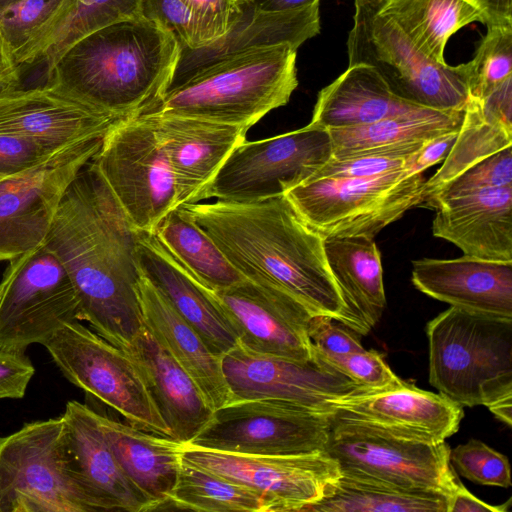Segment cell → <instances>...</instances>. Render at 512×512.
I'll use <instances>...</instances> for the list:
<instances>
[{"mask_svg":"<svg viewBox=\"0 0 512 512\" xmlns=\"http://www.w3.org/2000/svg\"><path fill=\"white\" fill-rule=\"evenodd\" d=\"M12 1H14V0H0V7L5 5V4H7V3H10Z\"/></svg>","mask_w":512,"mask_h":512,"instance_id":"obj_57","label":"cell"},{"mask_svg":"<svg viewBox=\"0 0 512 512\" xmlns=\"http://www.w3.org/2000/svg\"><path fill=\"white\" fill-rule=\"evenodd\" d=\"M137 289L144 326L194 380L208 405L216 410L230 403L221 357L207 348L198 333L141 273Z\"/></svg>","mask_w":512,"mask_h":512,"instance_id":"obj_28","label":"cell"},{"mask_svg":"<svg viewBox=\"0 0 512 512\" xmlns=\"http://www.w3.org/2000/svg\"><path fill=\"white\" fill-rule=\"evenodd\" d=\"M307 332L314 350L325 359L364 349L355 331L327 316H312Z\"/></svg>","mask_w":512,"mask_h":512,"instance_id":"obj_47","label":"cell"},{"mask_svg":"<svg viewBox=\"0 0 512 512\" xmlns=\"http://www.w3.org/2000/svg\"><path fill=\"white\" fill-rule=\"evenodd\" d=\"M488 409L506 425L512 424V397L497 401L488 407Z\"/></svg>","mask_w":512,"mask_h":512,"instance_id":"obj_55","label":"cell"},{"mask_svg":"<svg viewBox=\"0 0 512 512\" xmlns=\"http://www.w3.org/2000/svg\"><path fill=\"white\" fill-rule=\"evenodd\" d=\"M78 477L101 511H155V503L122 471L98 424L96 411L76 400L62 414Z\"/></svg>","mask_w":512,"mask_h":512,"instance_id":"obj_25","label":"cell"},{"mask_svg":"<svg viewBox=\"0 0 512 512\" xmlns=\"http://www.w3.org/2000/svg\"><path fill=\"white\" fill-rule=\"evenodd\" d=\"M54 153L36 141L0 132V179L33 168Z\"/></svg>","mask_w":512,"mask_h":512,"instance_id":"obj_48","label":"cell"},{"mask_svg":"<svg viewBox=\"0 0 512 512\" xmlns=\"http://www.w3.org/2000/svg\"><path fill=\"white\" fill-rule=\"evenodd\" d=\"M154 233L165 248L210 290L226 289L246 280L180 207L172 210Z\"/></svg>","mask_w":512,"mask_h":512,"instance_id":"obj_37","label":"cell"},{"mask_svg":"<svg viewBox=\"0 0 512 512\" xmlns=\"http://www.w3.org/2000/svg\"><path fill=\"white\" fill-rule=\"evenodd\" d=\"M333 415L270 399L232 401L214 410L208 424L185 445L253 455L324 451Z\"/></svg>","mask_w":512,"mask_h":512,"instance_id":"obj_14","label":"cell"},{"mask_svg":"<svg viewBox=\"0 0 512 512\" xmlns=\"http://www.w3.org/2000/svg\"><path fill=\"white\" fill-rule=\"evenodd\" d=\"M144 0H72L45 34L18 60L17 67L45 63L50 73L63 53L84 36L105 26L142 16Z\"/></svg>","mask_w":512,"mask_h":512,"instance_id":"obj_36","label":"cell"},{"mask_svg":"<svg viewBox=\"0 0 512 512\" xmlns=\"http://www.w3.org/2000/svg\"><path fill=\"white\" fill-rule=\"evenodd\" d=\"M450 462L461 476L476 484L508 488L511 470L508 458L477 439L450 450Z\"/></svg>","mask_w":512,"mask_h":512,"instance_id":"obj_41","label":"cell"},{"mask_svg":"<svg viewBox=\"0 0 512 512\" xmlns=\"http://www.w3.org/2000/svg\"><path fill=\"white\" fill-rule=\"evenodd\" d=\"M221 365L231 402L270 399L333 415L331 402L360 388L315 350L313 358L297 360L237 345L221 357Z\"/></svg>","mask_w":512,"mask_h":512,"instance_id":"obj_16","label":"cell"},{"mask_svg":"<svg viewBox=\"0 0 512 512\" xmlns=\"http://www.w3.org/2000/svg\"><path fill=\"white\" fill-rule=\"evenodd\" d=\"M175 36L140 17L71 45L44 85L118 120L146 113L166 92L179 56Z\"/></svg>","mask_w":512,"mask_h":512,"instance_id":"obj_3","label":"cell"},{"mask_svg":"<svg viewBox=\"0 0 512 512\" xmlns=\"http://www.w3.org/2000/svg\"><path fill=\"white\" fill-rule=\"evenodd\" d=\"M464 109L420 108L366 125L327 129L332 157L412 156L433 138L458 131Z\"/></svg>","mask_w":512,"mask_h":512,"instance_id":"obj_30","label":"cell"},{"mask_svg":"<svg viewBox=\"0 0 512 512\" xmlns=\"http://www.w3.org/2000/svg\"><path fill=\"white\" fill-rule=\"evenodd\" d=\"M140 273L166 298L216 356L238 345L237 336L212 290L202 284L161 243L155 233L137 230Z\"/></svg>","mask_w":512,"mask_h":512,"instance_id":"obj_21","label":"cell"},{"mask_svg":"<svg viewBox=\"0 0 512 512\" xmlns=\"http://www.w3.org/2000/svg\"><path fill=\"white\" fill-rule=\"evenodd\" d=\"M67 446L62 415L0 436V512H96Z\"/></svg>","mask_w":512,"mask_h":512,"instance_id":"obj_7","label":"cell"},{"mask_svg":"<svg viewBox=\"0 0 512 512\" xmlns=\"http://www.w3.org/2000/svg\"><path fill=\"white\" fill-rule=\"evenodd\" d=\"M447 443L394 437L333 415L325 452L342 472L410 490L449 496L458 478Z\"/></svg>","mask_w":512,"mask_h":512,"instance_id":"obj_13","label":"cell"},{"mask_svg":"<svg viewBox=\"0 0 512 512\" xmlns=\"http://www.w3.org/2000/svg\"><path fill=\"white\" fill-rule=\"evenodd\" d=\"M429 382L464 407L512 397V318L452 307L426 326Z\"/></svg>","mask_w":512,"mask_h":512,"instance_id":"obj_5","label":"cell"},{"mask_svg":"<svg viewBox=\"0 0 512 512\" xmlns=\"http://www.w3.org/2000/svg\"><path fill=\"white\" fill-rule=\"evenodd\" d=\"M331 157L329 131L309 124L272 138L245 140L225 160L203 200L254 202L284 195Z\"/></svg>","mask_w":512,"mask_h":512,"instance_id":"obj_11","label":"cell"},{"mask_svg":"<svg viewBox=\"0 0 512 512\" xmlns=\"http://www.w3.org/2000/svg\"><path fill=\"white\" fill-rule=\"evenodd\" d=\"M380 11L439 64H446L444 50L453 34L473 22L484 24L482 13L465 0H381Z\"/></svg>","mask_w":512,"mask_h":512,"instance_id":"obj_34","label":"cell"},{"mask_svg":"<svg viewBox=\"0 0 512 512\" xmlns=\"http://www.w3.org/2000/svg\"><path fill=\"white\" fill-rule=\"evenodd\" d=\"M249 2L255 10L279 12L308 7L320 0H249Z\"/></svg>","mask_w":512,"mask_h":512,"instance_id":"obj_53","label":"cell"},{"mask_svg":"<svg viewBox=\"0 0 512 512\" xmlns=\"http://www.w3.org/2000/svg\"><path fill=\"white\" fill-rule=\"evenodd\" d=\"M137 229L91 160L66 190L43 245L65 268L80 321L125 351L144 326Z\"/></svg>","mask_w":512,"mask_h":512,"instance_id":"obj_1","label":"cell"},{"mask_svg":"<svg viewBox=\"0 0 512 512\" xmlns=\"http://www.w3.org/2000/svg\"><path fill=\"white\" fill-rule=\"evenodd\" d=\"M296 55V48L280 44L227 59L167 90L144 114L191 117L249 129L289 102L298 86Z\"/></svg>","mask_w":512,"mask_h":512,"instance_id":"obj_4","label":"cell"},{"mask_svg":"<svg viewBox=\"0 0 512 512\" xmlns=\"http://www.w3.org/2000/svg\"><path fill=\"white\" fill-rule=\"evenodd\" d=\"M469 96L484 99L512 78V25L489 26L469 61Z\"/></svg>","mask_w":512,"mask_h":512,"instance_id":"obj_40","label":"cell"},{"mask_svg":"<svg viewBox=\"0 0 512 512\" xmlns=\"http://www.w3.org/2000/svg\"><path fill=\"white\" fill-rule=\"evenodd\" d=\"M381 0H354L346 42L348 66L374 68L400 98L436 110H463L469 92V62L439 64L422 53L389 17Z\"/></svg>","mask_w":512,"mask_h":512,"instance_id":"obj_6","label":"cell"},{"mask_svg":"<svg viewBox=\"0 0 512 512\" xmlns=\"http://www.w3.org/2000/svg\"><path fill=\"white\" fill-rule=\"evenodd\" d=\"M184 461L256 490L277 512L305 510L321 500L338 478V462L325 451L296 455H253L182 446Z\"/></svg>","mask_w":512,"mask_h":512,"instance_id":"obj_17","label":"cell"},{"mask_svg":"<svg viewBox=\"0 0 512 512\" xmlns=\"http://www.w3.org/2000/svg\"><path fill=\"white\" fill-rule=\"evenodd\" d=\"M20 78L0 75V99L19 88Z\"/></svg>","mask_w":512,"mask_h":512,"instance_id":"obj_56","label":"cell"},{"mask_svg":"<svg viewBox=\"0 0 512 512\" xmlns=\"http://www.w3.org/2000/svg\"><path fill=\"white\" fill-rule=\"evenodd\" d=\"M101 142L65 147L33 168L0 179V262L43 244L66 190Z\"/></svg>","mask_w":512,"mask_h":512,"instance_id":"obj_15","label":"cell"},{"mask_svg":"<svg viewBox=\"0 0 512 512\" xmlns=\"http://www.w3.org/2000/svg\"><path fill=\"white\" fill-rule=\"evenodd\" d=\"M142 16L172 33L180 47L203 45L197 19L183 0H144Z\"/></svg>","mask_w":512,"mask_h":512,"instance_id":"obj_44","label":"cell"},{"mask_svg":"<svg viewBox=\"0 0 512 512\" xmlns=\"http://www.w3.org/2000/svg\"><path fill=\"white\" fill-rule=\"evenodd\" d=\"M411 280L452 307L512 318V261L423 258L412 262Z\"/></svg>","mask_w":512,"mask_h":512,"instance_id":"obj_24","label":"cell"},{"mask_svg":"<svg viewBox=\"0 0 512 512\" xmlns=\"http://www.w3.org/2000/svg\"><path fill=\"white\" fill-rule=\"evenodd\" d=\"M213 293L233 327L239 346L297 360L314 357L307 332L313 315L284 289L246 279Z\"/></svg>","mask_w":512,"mask_h":512,"instance_id":"obj_18","label":"cell"},{"mask_svg":"<svg viewBox=\"0 0 512 512\" xmlns=\"http://www.w3.org/2000/svg\"><path fill=\"white\" fill-rule=\"evenodd\" d=\"M510 503L511 499L500 506L487 504L470 493L458 479L448 496L447 512H508Z\"/></svg>","mask_w":512,"mask_h":512,"instance_id":"obj_51","label":"cell"},{"mask_svg":"<svg viewBox=\"0 0 512 512\" xmlns=\"http://www.w3.org/2000/svg\"><path fill=\"white\" fill-rule=\"evenodd\" d=\"M179 207L246 279L284 289L313 316L330 317L360 335L370 331L350 309L331 273L324 238L304 222L284 195Z\"/></svg>","mask_w":512,"mask_h":512,"instance_id":"obj_2","label":"cell"},{"mask_svg":"<svg viewBox=\"0 0 512 512\" xmlns=\"http://www.w3.org/2000/svg\"><path fill=\"white\" fill-rule=\"evenodd\" d=\"M335 415L394 437L441 443L455 434L463 407L407 381L385 389H356L331 402Z\"/></svg>","mask_w":512,"mask_h":512,"instance_id":"obj_19","label":"cell"},{"mask_svg":"<svg viewBox=\"0 0 512 512\" xmlns=\"http://www.w3.org/2000/svg\"><path fill=\"white\" fill-rule=\"evenodd\" d=\"M512 185V146H508L472 165L450 181L423 207L433 209L444 199L468 192Z\"/></svg>","mask_w":512,"mask_h":512,"instance_id":"obj_42","label":"cell"},{"mask_svg":"<svg viewBox=\"0 0 512 512\" xmlns=\"http://www.w3.org/2000/svg\"><path fill=\"white\" fill-rule=\"evenodd\" d=\"M92 161L137 230L154 233L179 207L173 173L148 116L116 121Z\"/></svg>","mask_w":512,"mask_h":512,"instance_id":"obj_9","label":"cell"},{"mask_svg":"<svg viewBox=\"0 0 512 512\" xmlns=\"http://www.w3.org/2000/svg\"><path fill=\"white\" fill-rule=\"evenodd\" d=\"M458 131L446 133L433 138L411 157L409 171L412 174H423L431 166L443 162L447 157Z\"/></svg>","mask_w":512,"mask_h":512,"instance_id":"obj_50","label":"cell"},{"mask_svg":"<svg viewBox=\"0 0 512 512\" xmlns=\"http://www.w3.org/2000/svg\"><path fill=\"white\" fill-rule=\"evenodd\" d=\"M64 377L120 413L132 426L172 438L135 362L79 320L42 344Z\"/></svg>","mask_w":512,"mask_h":512,"instance_id":"obj_10","label":"cell"},{"mask_svg":"<svg viewBox=\"0 0 512 512\" xmlns=\"http://www.w3.org/2000/svg\"><path fill=\"white\" fill-rule=\"evenodd\" d=\"M432 233L464 255L512 261V185L481 189L437 202Z\"/></svg>","mask_w":512,"mask_h":512,"instance_id":"obj_26","label":"cell"},{"mask_svg":"<svg viewBox=\"0 0 512 512\" xmlns=\"http://www.w3.org/2000/svg\"><path fill=\"white\" fill-rule=\"evenodd\" d=\"M420 108L394 94L374 68L357 64L319 91L309 125L360 126Z\"/></svg>","mask_w":512,"mask_h":512,"instance_id":"obj_32","label":"cell"},{"mask_svg":"<svg viewBox=\"0 0 512 512\" xmlns=\"http://www.w3.org/2000/svg\"><path fill=\"white\" fill-rule=\"evenodd\" d=\"M137 365L172 439L190 443L208 424L213 409L189 374L145 326L124 351Z\"/></svg>","mask_w":512,"mask_h":512,"instance_id":"obj_27","label":"cell"},{"mask_svg":"<svg viewBox=\"0 0 512 512\" xmlns=\"http://www.w3.org/2000/svg\"><path fill=\"white\" fill-rule=\"evenodd\" d=\"M412 156L370 155L341 159L331 157L308 181L321 178H366L392 171L409 170Z\"/></svg>","mask_w":512,"mask_h":512,"instance_id":"obj_45","label":"cell"},{"mask_svg":"<svg viewBox=\"0 0 512 512\" xmlns=\"http://www.w3.org/2000/svg\"><path fill=\"white\" fill-rule=\"evenodd\" d=\"M324 249L346 303L371 329L386 307L381 255L374 237L326 238Z\"/></svg>","mask_w":512,"mask_h":512,"instance_id":"obj_33","label":"cell"},{"mask_svg":"<svg viewBox=\"0 0 512 512\" xmlns=\"http://www.w3.org/2000/svg\"><path fill=\"white\" fill-rule=\"evenodd\" d=\"M423 174L408 169L366 178H321L284 196L304 222L324 239L374 237L423 200Z\"/></svg>","mask_w":512,"mask_h":512,"instance_id":"obj_8","label":"cell"},{"mask_svg":"<svg viewBox=\"0 0 512 512\" xmlns=\"http://www.w3.org/2000/svg\"><path fill=\"white\" fill-rule=\"evenodd\" d=\"M102 433L127 478L166 510L176 484L183 444L96 412Z\"/></svg>","mask_w":512,"mask_h":512,"instance_id":"obj_31","label":"cell"},{"mask_svg":"<svg viewBox=\"0 0 512 512\" xmlns=\"http://www.w3.org/2000/svg\"><path fill=\"white\" fill-rule=\"evenodd\" d=\"M193 11L203 45L228 32L246 12L249 0H183Z\"/></svg>","mask_w":512,"mask_h":512,"instance_id":"obj_46","label":"cell"},{"mask_svg":"<svg viewBox=\"0 0 512 512\" xmlns=\"http://www.w3.org/2000/svg\"><path fill=\"white\" fill-rule=\"evenodd\" d=\"M0 75L19 78V70L0 33Z\"/></svg>","mask_w":512,"mask_h":512,"instance_id":"obj_54","label":"cell"},{"mask_svg":"<svg viewBox=\"0 0 512 512\" xmlns=\"http://www.w3.org/2000/svg\"><path fill=\"white\" fill-rule=\"evenodd\" d=\"M323 359L361 389H385L404 381L388 366L384 354L374 349H362L332 359Z\"/></svg>","mask_w":512,"mask_h":512,"instance_id":"obj_43","label":"cell"},{"mask_svg":"<svg viewBox=\"0 0 512 512\" xmlns=\"http://www.w3.org/2000/svg\"><path fill=\"white\" fill-rule=\"evenodd\" d=\"M34 373L25 352L0 350V399L23 398Z\"/></svg>","mask_w":512,"mask_h":512,"instance_id":"obj_49","label":"cell"},{"mask_svg":"<svg viewBox=\"0 0 512 512\" xmlns=\"http://www.w3.org/2000/svg\"><path fill=\"white\" fill-rule=\"evenodd\" d=\"M277 512L276 504L245 485L182 459L166 510Z\"/></svg>","mask_w":512,"mask_h":512,"instance_id":"obj_38","label":"cell"},{"mask_svg":"<svg viewBox=\"0 0 512 512\" xmlns=\"http://www.w3.org/2000/svg\"><path fill=\"white\" fill-rule=\"evenodd\" d=\"M71 1L14 0L0 7V33L15 65L61 16Z\"/></svg>","mask_w":512,"mask_h":512,"instance_id":"obj_39","label":"cell"},{"mask_svg":"<svg viewBox=\"0 0 512 512\" xmlns=\"http://www.w3.org/2000/svg\"><path fill=\"white\" fill-rule=\"evenodd\" d=\"M483 15L484 25H512V0H465Z\"/></svg>","mask_w":512,"mask_h":512,"instance_id":"obj_52","label":"cell"},{"mask_svg":"<svg viewBox=\"0 0 512 512\" xmlns=\"http://www.w3.org/2000/svg\"><path fill=\"white\" fill-rule=\"evenodd\" d=\"M116 121L46 85L18 88L0 99V132L36 141L53 152L102 139Z\"/></svg>","mask_w":512,"mask_h":512,"instance_id":"obj_20","label":"cell"},{"mask_svg":"<svg viewBox=\"0 0 512 512\" xmlns=\"http://www.w3.org/2000/svg\"><path fill=\"white\" fill-rule=\"evenodd\" d=\"M512 146V78L484 99L468 96L464 116L447 157L424 182L420 207L463 171Z\"/></svg>","mask_w":512,"mask_h":512,"instance_id":"obj_29","label":"cell"},{"mask_svg":"<svg viewBox=\"0 0 512 512\" xmlns=\"http://www.w3.org/2000/svg\"><path fill=\"white\" fill-rule=\"evenodd\" d=\"M155 127L178 193L179 206L199 203L231 152L246 140L248 129L203 119L143 114Z\"/></svg>","mask_w":512,"mask_h":512,"instance_id":"obj_22","label":"cell"},{"mask_svg":"<svg viewBox=\"0 0 512 512\" xmlns=\"http://www.w3.org/2000/svg\"><path fill=\"white\" fill-rule=\"evenodd\" d=\"M8 263L0 281V350L25 352L64 323L80 321L72 282L43 244Z\"/></svg>","mask_w":512,"mask_h":512,"instance_id":"obj_12","label":"cell"},{"mask_svg":"<svg viewBox=\"0 0 512 512\" xmlns=\"http://www.w3.org/2000/svg\"><path fill=\"white\" fill-rule=\"evenodd\" d=\"M320 30V2L279 12L255 10L249 2L243 17L223 36L195 49L179 46L178 60L167 90L215 64L256 49L280 44H290L298 49Z\"/></svg>","mask_w":512,"mask_h":512,"instance_id":"obj_23","label":"cell"},{"mask_svg":"<svg viewBox=\"0 0 512 512\" xmlns=\"http://www.w3.org/2000/svg\"><path fill=\"white\" fill-rule=\"evenodd\" d=\"M448 495L410 490L341 471L326 495L305 512H447Z\"/></svg>","mask_w":512,"mask_h":512,"instance_id":"obj_35","label":"cell"}]
</instances>
